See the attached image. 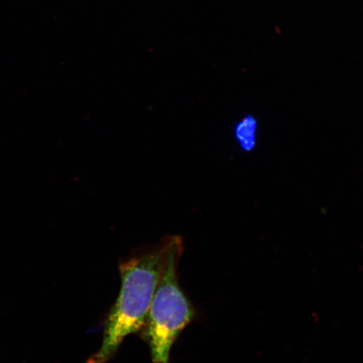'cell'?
<instances>
[{"mask_svg":"<svg viewBox=\"0 0 363 363\" xmlns=\"http://www.w3.org/2000/svg\"><path fill=\"white\" fill-rule=\"evenodd\" d=\"M165 250L163 239L155 247L121 263L119 296L104 325L101 347L87 363L110 361L127 335L143 330L160 279Z\"/></svg>","mask_w":363,"mask_h":363,"instance_id":"6da1fadb","label":"cell"},{"mask_svg":"<svg viewBox=\"0 0 363 363\" xmlns=\"http://www.w3.org/2000/svg\"><path fill=\"white\" fill-rule=\"evenodd\" d=\"M164 240L166 250L160 279L142 330L153 363H169L172 345L195 316L191 303L179 287L177 274L184 251L183 240L179 235H172Z\"/></svg>","mask_w":363,"mask_h":363,"instance_id":"7a4b0ae2","label":"cell"},{"mask_svg":"<svg viewBox=\"0 0 363 363\" xmlns=\"http://www.w3.org/2000/svg\"><path fill=\"white\" fill-rule=\"evenodd\" d=\"M258 124L255 117L244 116L234 127L235 142L243 152H251L257 146Z\"/></svg>","mask_w":363,"mask_h":363,"instance_id":"3957f363","label":"cell"}]
</instances>
